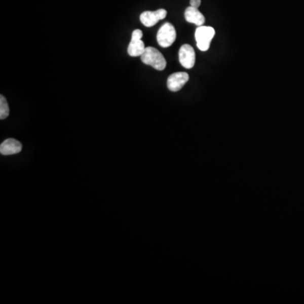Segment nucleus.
<instances>
[{"label": "nucleus", "instance_id": "nucleus-1", "mask_svg": "<svg viewBox=\"0 0 304 304\" xmlns=\"http://www.w3.org/2000/svg\"><path fill=\"white\" fill-rule=\"evenodd\" d=\"M143 63L151 66L157 70L162 71L167 67V61L164 56L157 48L148 47L145 48L144 53L140 56Z\"/></svg>", "mask_w": 304, "mask_h": 304}, {"label": "nucleus", "instance_id": "nucleus-2", "mask_svg": "<svg viewBox=\"0 0 304 304\" xmlns=\"http://www.w3.org/2000/svg\"><path fill=\"white\" fill-rule=\"evenodd\" d=\"M215 29L210 26H199L195 30V40L200 51L205 52L210 48V43L215 36Z\"/></svg>", "mask_w": 304, "mask_h": 304}, {"label": "nucleus", "instance_id": "nucleus-3", "mask_svg": "<svg viewBox=\"0 0 304 304\" xmlns=\"http://www.w3.org/2000/svg\"><path fill=\"white\" fill-rule=\"evenodd\" d=\"M177 37L174 26L171 23H165L157 32V43L162 48H168L172 45Z\"/></svg>", "mask_w": 304, "mask_h": 304}, {"label": "nucleus", "instance_id": "nucleus-4", "mask_svg": "<svg viewBox=\"0 0 304 304\" xmlns=\"http://www.w3.org/2000/svg\"><path fill=\"white\" fill-rule=\"evenodd\" d=\"M143 32L141 30H134L132 33L131 42L128 47V53L131 57H140L145 50L144 43L141 40Z\"/></svg>", "mask_w": 304, "mask_h": 304}, {"label": "nucleus", "instance_id": "nucleus-5", "mask_svg": "<svg viewBox=\"0 0 304 304\" xmlns=\"http://www.w3.org/2000/svg\"><path fill=\"white\" fill-rule=\"evenodd\" d=\"M167 10L160 9L156 11H144L140 15V21L146 27H151L159 20H163L167 16Z\"/></svg>", "mask_w": 304, "mask_h": 304}, {"label": "nucleus", "instance_id": "nucleus-6", "mask_svg": "<svg viewBox=\"0 0 304 304\" xmlns=\"http://www.w3.org/2000/svg\"><path fill=\"white\" fill-rule=\"evenodd\" d=\"M189 80L188 73L186 72H177L168 77L167 81V87L170 91L176 92L181 90Z\"/></svg>", "mask_w": 304, "mask_h": 304}, {"label": "nucleus", "instance_id": "nucleus-7", "mask_svg": "<svg viewBox=\"0 0 304 304\" xmlns=\"http://www.w3.org/2000/svg\"><path fill=\"white\" fill-rule=\"evenodd\" d=\"M179 62L185 68H192L195 64V52L188 44H183L180 48Z\"/></svg>", "mask_w": 304, "mask_h": 304}, {"label": "nucleus", "instance_id": "nucleus-8", "mask_svg": "<svg viewBox=\"0 0 304 304\" xmlns=\"http://www.w3.org/2000/svg\"><path fill=\"white\" fill-rule=\"evenodd\" d=\"M21 149H22L21 143L12 138L5 139L0 145V153L4 156L17 154L21 151Z\"/></svg>", "mask_w": 304, "mask_h": 304}, {"label": "nucleus", "instance_id": "nucleus-9", "mask_svg": "<svg viewBox=\"0 0 304 304\" xmlns=\"http://www.w3.org/2000/svg\"><path fill=\"white\" fill-rule=\"evenodd\" d=\"M185 20L187 22L192 23L198 26H201L205 23V16L203 15L202 13H200L198 10V8L187 7L185 10L184 13Z\"/></svg>", "mask_w": 304, "mask_h": 304}, {"label": "nucleus", "instance_id": "nucleus-10", "mask_svg": "<svg viewBox=\"0 0 304 304\" xmlns=\"http://www.w3.org/2000/svg\"><path fill=\"white\" fill-rule=\"evenodd\" d=\"M10 114V107L5 96H0V119H5Z\"/></svg>", "mask_w": 304, "mask_h": 304}, {"label": "nucleus", "instance_id": "nucleus-11", "mask_svg": "<svg viewBox=\"0 0 304 304\" xmlns=\"http://www.w3.org/2000/svg\"><path fill=\"white\" fill-rule=\"evenodd\" d=\"M201 5V0H190V6L199 8Z\"/></svg>", "mask_w": 304, "mask_h": 304}]
</instances>
